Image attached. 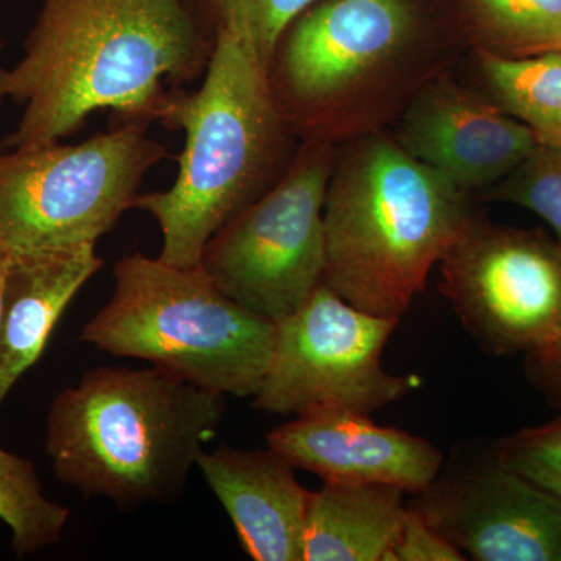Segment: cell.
Returning <instances> with one entry per match:
<instances>
[{
	"label": "cell",
	"instance_id": "cell-1",
	"mask_svg": "<svg viewBox=\"0 0 561 561\" xmlns=\"http://www.w3.org/2000/svg\"><path fill=\"white\" fill-rule=\"evenodd\" d=\"M214 44L187 0H43L24 57L0 68V103L22 108L0 150L61 142L102 110L113 125L171 130L176 101L205 76Z\"/></svg>",
	"mask_w": 561,
	"mask_h": 561
},
{
	"label": "cell",
	"instance_id": "cell-2",
	"mask_svg": "<svg viewBox=\"0 0 561 561\" xmlns=\"http://www.w3.org/2000/svg\"><path fill=\"white\" fill-rule=\"evenodd\" d=\"M470 51L457 0H319L268 62L276 105L301 142L387 131Z\"/></svg>",
	"mask_w": 561,
	"mask_h": 561
},
{
	"label": "cell",
	"instance_id": "cell-3",
	"mask_svg": "<svg viewBox=\"0 0 561 561\" xmlns=\"http://www.w3.org/2000/svg\"><path fill=\"white\" fill-rule=\"evenodd\" d=\"M476 213L474 194L389 130L346 140L324 201L323 283L362 311L401 320Z\"/></svg>",
	"mask_w": 561,
	"mask_h": 561
},
{
	"label": "cell",
	"instance_id": "cell-4",
	"mask_svg": "<svg viewBox=\"0 0 561 561\" xmlns=\"http://www.w3.org/2000/svg\"><path fill=\"white\" fill-rule=\"evenodd\" d=\"M172 131L186 133L169 190L139 194L133 208L160 227V260L198 267L209 239L289 171L301 140L280 113L267 68L230 33L216 36L201 88L176 101Z\"/></svg>",
	"mask_w": 561,
	"mask_h": 561
},
{
	"label": "cell",
	"instance_id": "cell-5",
	"mask_svg": "<svg viewBox=\"0 0 561 561\" xmlns=\"http://www.w3.org/2000/svg\"><path fill=\"white\" fill-rule=\"evenodd\" d=\"M224 416L225 397L158 368H95L51 402L46 451L84 497L172 504Z\"/></svg>",
	"mask_w": 561,
	"mask_h": 561
},
{
	"label": "cell",
	"instance_id": "cell-6",
	"mask_svg": "<svg viewBox=\"0 0 561 561\" xmlns=\"http://www.w3.org/2000/svg\"><path fill=\"white\" fill-rule=\"evenodd\" d=\"M276 323L242 308L198 267L135 251L114 265V294L81 332L111 356L151 367L221 397H254L275 346Z\"/></svg>",
	"mask_w": 561,
	"mask_h": 561
},
{
	"label": "cell",
	"instance_id": "cell-7",
	"mask_svg": "<svg viewBox=\"0 0 561 561\" xmlns=\"http://www.w3.org/2000/svg\"><path fill=\"white\" fill-rule=\"evenodd\" d=\"M149 124L111 125L80 144L0 150V242L10 254L94 243L133 208L169 157Z\"/></svg>",
	"mask_w": 561,
	"mask_h": 561
},
{
	"label": "cell",
	"instance_id": "cell-8",
	"mask_svg": "<svg viewBox=\"0 0 561 561\" xmlns=\"http://www.w3.org/2000/svg\"><path fill=\"white\" fill-rule=\"evenodd\" d=\"M337 146L301 142L289 171L206 243L201 267L227 297L278 323L319 289L324 201Z\"/></svg>",
	"mask_w": 561,
	"mask_h": 561
},
{
	"label": "cell",
	"instance_id": "cell-9",
	"mask_svg": "<svg viewBox=\"0 0 561 561\" xmlns=\"http://www.w3.org/2000/svg\"><path fill=\"white\" fill-rule=\"evenodd\" d=\"M400 320L373 316L321 284L276 323L268 370L253 408L300 415L320 408L371 415L419 389V376L383 370L382 351Z\"/></svg>",
	"mask_w": 561,
	"mask_h": 561
},
{
	"label": "cell",
	"instance_id": "cell-10",
	"mask_svg": "<svg viewBox=\"0 0 561 561\" xmlns=\"http://www.w3.org/2000/svg\"><path fill=\"white\" fill-rule=\"evenodd\" d=\"M442 294L468 334L496 356L561 346V242L476 213L440 264Z\"/></svg>",
	"mask_w": 561,
	"mask_h": 561
},
{
	"label": "cell",
	"instance_id": "cell-11",
	"mask_svg": "<svg viewBox=\"0 0 561 561\" xmlns=\"http://www.w3.org/2000/svg\"><path fill=\"white\" fill-rule=\"evenodd\" d=\"M409 507L478 561H561V496L504 467L440 471Z\"/></svg>",
	"mask_w": 561,
	"mask_h": 561
},
{
	"label": "cell",
	"instance_id": "cell-12",
	"mask_svg": "<svg viewBox=\"0 0 561 561\" xmlns=\"http://www.w3.org/2000/svg\"><path fill=\"white\" fill-rule=\"evenodd\" d=\"M389 131L411 157L470 194L500 183L538 147L527 125L454 70L427 84Z\"/></svg>",
	"mask_w": 561,
	"mask_h": 561
},
{
	"label": "cell",
	"instance_id": "cell-13",
	"mask_svg": "<svg viewBox=\"0 0 561 561\" xmlns=\"http://www.w3.org/2000/svg\"><path fill=\"white\" fill-rule=\"evenodd\" d=\"M267 446L323 482L390 485L412 496L430 489L443 468L431 442L345 409L300 413L273 430Z\"/></svg>",
	"mask_w": 561,
	"mask_h": 561
},
{
	"label": "cell",
	"instance_id": "cell-14",
	"mask_svg": "<svg viewBox=\"0 0 561 561\" xmlns=\"http://www.w3.org/2000/svg\"><path fill=\"white\" fill-rule=\"evenodd\" d=\"M197 467L234 524L243 551L256 561H302L309 491L279 453L220 446Z\"/></svg>",
	"mask_w": 561,
	"mask_h": 561
},
{
	"label": "cell",
	"instance_id": "cell-15",
	"mask_svg": "<svg viewBox=\"0 0 561 561\" xmlns=\"http://www.w3.org/2000/svg\"><path fill=\"white\" fill-rule=\"evenodd\" d=\"M102 265L94 243L11 254L0 312V404L39 359L62 312Z\"/></svg>",
	"mask_w": 561,
	"mask_h": 561
},
{
	"label": "cell",
	"instance_id": "cell-16",
	"mask_svg": "<svg viewBox=\"0 0 561 561\" xmlns=\"http://www.w3.org/2000/svg\"><path fill=\"white\" fill-rule=\"evenodd\" d=\"M404 491L323 482L309 491L302 561H393L408 515Z\"/></svg>",
	"mask_w": 561,
	"mask_h": 561
},
{
	"label": "cell",
	"instance_id": "cell-17",
	"mask_svg": "<svg viewBox=\"0 0 561 561\" xmlns=\"http://www.w3.org/2000/svg\"><path fill=\"white\" fill-rule=\"evenodd\" d=\"M472 84L530 128L538 146L561 147V51L501 58L468 51Z\"/></svg>",
	"mask_w": 561,
	"mask_h": 561
},
{
	"label": "cell",
	"instance_id": "cell-18",
	"mask_svg": "<svg viewBox=\"0 0 561 561\" xmlns=\"http://www.w3.org/2000/svg\"><path fill=\"white\" fill-rule=\"evenodd\" d=\"M472 51L527 58L561 51V0H457Z\"/></svg>",
	"mask_w": 561,
	"mask_h": 561
},
{
	"label": "cell",
	"instance_id": "cell-19",
	"mask_svg": "<svg viewBox=\"0 0 561 561\" xmlns=\"http://www.w3.org/2000/svg\"><path fill=\"white\" fill-rule=\"evenodd\" d=\"M0 519L13 548L25 557L61 540L69 519L65 505L47 500L31 461L0 448Z\"/></svg>",
	"mask_w": 561,
	"mask_h": 561
},
{
	"label": "cell",
	"instance_id": "cell-20",
	"mask_svg": "<svg viewBox=\"0 0 561 561\" xmlns=\"http://www.w3.org/2000/svg\"><path fill=\"white\" fill-rule=\"evenodd\" d=\"M319 0H187L195 18L216 39L230 33L268 69L279 36L298 14Z\"/></svg>",
	"mask_w": 561,
	"mask_h": 561
},
{
	"label": "cell",
	"instance_id": "cell-21",
	"mask_svg": "<svg viewBox=\"0 0 561 561\" xmlns=\"http://www.w3.org/2000/svg\"><path fill=\"white\" fill-rule=\"evenodd\" d=\"M482 197L531 210L561 242V147L538 146L515 171L483 191Z\"/></svg>",
	"mask_w": 561,
	"mask_h": 561
},
{
	"label": "cell",
	"instance_id": "cell-22",
	"mask_svg": "<svg viewBox=\"0 0 561 561\" xmlns=\"http://www.w3.org/2000/svg\"><path fill=\"white\" fill-rule=\"evenodd\" d=\"M494 456L504 467L561 496V415L504 438Z\"/></svg>",
	"mask_w": 561,
	"mask_h": 561
},
{
	"label": "cell",
	"instance_id": "cell-23",
	"mask_svg": "<svg viewBox=\"0 0 561 561\" xmlns=\"http://www.w3.org/2000/svg\"><path fill=\"white\" fill-rule=\"evenodd\" d=\"M461 560H467V557L443 538L437 530L432 529L419 512L409 507L400 538L393 549V561Z\"/></svg>",
	"mask_w": 561,
	"mask_h": 561
},
{
	"label": "cell",
	"instance_id": "cell-24",
	"mask_svg": "<svg viewBox=\"0 0 561 561\" xmlns=\"http://www.w3.org/2000/svg\"><path fill=\"white\" fill-rule=\"evenodd\" d=\"M526 368L530 381L538 390L561 405V346L548 353L527 356Z\"/></svg>",
	"mask_w": 561,
	"mask_h": 561
},
{
	"label": "cell",
	"instance_id": "cell-25",
	"mask_svg": "<svg viewBox=\"0 0 561 561\" xmlns=\"http://www.w3.org/2000/svg\"><path fill=\"white\" fill-rule=\"evenodd\" d=\"M11 261L10 251L0 242V312H2L3 286H5L7 272Z\"/></svg>",
	"mask_w": 561,
	"mask_h": 561
}]
</instances>
